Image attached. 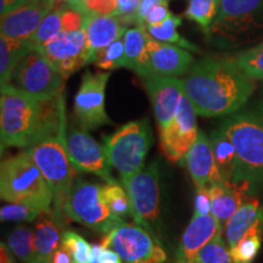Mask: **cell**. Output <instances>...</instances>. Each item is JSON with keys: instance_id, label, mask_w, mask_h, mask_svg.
Segmentation results:
<instances>
[{"instance_id": "cell-38", "label": "cell", "mask_w": 263, "mask_h": 263, "mask_svg": "<svg viewBox=\"0 0 263 263\" xmlns=\"http://www.w3.org/2000/svg\"><path fill=\"white\" fill-rule=\"evenodd\" d=\"M263 235H250L239 242L235 248L230 249L233 262L234 263H252L258 255L262 246Z\"/></svg>"}, {"instance_id": "cell-33", "label": "cell", "mask_w": 263, "mask_h": 263, "mask_svg": "<svg viewBox=\"0 0 263 263\" xmlns=\"http://www.w3.org/2000/svg\"><path fill=\"white\" fill-rule=\"evenodd\" d=\"M241 71L254 81L263 82V41L255 47L230 57Z\"/></svg>"}, {"instance_id": "cell-8", "label": "cell", "mask_w": 263, "mask_h": 263, "mask_svg": "<svg viewBox=\"0 0 263 263\" xmlns=\"http://www.w3.org/2000/svg\"><path fill=\"white\" fill-rule=\"evenodd\" d=\"M88 16L77 6L66 4L64 29L54 41L39 50L65 80L81 67L90 64L85 32Z\"/></svg>"}, {"instance_id": "cell-32", "label": "cell", "mask_w": 263, "mask_h": 263, "mask_svg": "<svg viewBox=\"0 0 263 263\" xmlns=\"http://www.w3.org/2000/svg\"><path fill=\"white\" fill-rule=\"evenodd\" d=\"M104 199L110 211L118 218L133 219V212H132V203L129 196L124 189V186L120 182L115 184H107L103 186Z\"/></svg>"}, {"instance_id": "cell-37", "label": "cell", "mask_w": 263, "mask_h": 263, "mask_svg": "<svg viewBox=\"0 0 263 263\" xmlns=\"http://www.w3.org/2000/svg\"><path fill=\"white\" fill-rule=\"evenodd\" d=\"M61 245L70 252L73 263H90L91 245L77 233L66 230L62 233Z\"/></svg>"}, {"instance_id": "cell-36", "label": "cell", "mask_w": 263, "mask_h": 263, "mask_svg": "<svg viewBox=\"0 0 263 263\" xmlns=\"http://www.w3.org/2000/svg\"><path fill=\"white\" fill-rule=\"evenodd\" d=\"M41 215H45L42 209L28 203L8 202L0 210L2 222H32Z\"/></svg>"}, {"instance_id": "cell-11", "label": "cell", "mask_w": 263, "mask_h": 263, "mask_svg": "<svg viewBox=\"0 0 263 263\" xmlns=\"http://www.w3.org/2000/svg\"><path fill=\"white\" fill-rule=\"evenodd\" d=\"M101 244L112 249L123 263H164L167 259L160 240L137 223L116 227Z\"/></svg>"}, {"instance_id": "cell-47", "label": "cell", "mask_w": 263, "mask_h": 263, "mask_svg": "<svg viewBox=\"0 0 263 263\" xmlns=\"http://www.w3.org/2000/svg\"><path fill=\"white\" fill-rule=\"evenodd\" d=\"M103 244H93L90 250V263H99V257H100L101 251H103Z\"/></svg>"}, {"instance_id": "cell-46", "label": "cell", "mask_w": 263, "mask_h": 263, "mask_svg": "<svg viewBox=\"0 0 263 263\" xmlns=\"http://www.w3.org/2000/svg\"><path fill=\"white\" fill-rule=\"evenodd\" d=\"M99 263H123L120 256L110 248H104L101 251L100 257H99Z\"/></svg>"}, {"instance_id": "cell-40", "label": "cell", "mask_w": 263, "mask_h": 263, "mask_svg": "<svg viewBox=\"0 0 263 263\" xmlns=\"http://www.w3.org/2000/svg\"><path fill=\"white\" fill-rule=\"evenodd\" d=\"M168 3L170 0H163L150 10L145 20L146 27H159L172 15L168 10Z\"/></svg>"}, {"instance_id": "cell-26", "label": "cell", "mask_w": 263, "mask_h": 263, "mask_svg": "<svg viewBox=\"0 0 263 263\" xmlns=\"http://www.w3.org/2000/svg\"><path fill=\"white\" fill-rule=\"evenodd\" d=\"M34 47L31 41H18L2 35L0 38V83L10 85L12 72L22 58Z\"/></svg>"}, {"instance_id": "cell-18", "label": "cell", "mask_w": 263, "mask_h": 263, "mask_svg": "<svg viewBox=\"0 0 263 263\" xmlns=\"http://www.w3.org/2000/svg\"><path fill=\"white\" fill-rule=\"evenodd\" d=\"M194 65L193 54L186 49L151 38L149 43L147 74L179 77L186 74Z\"/></svg>"}, {"instance_id": "cell-43", "label": "cell", "mask_w": 263, "mask_h": 263, "mask_svg": "<svg viewBox=\"0 0 263 263\" xmlns=\"http://www.w3.org/2000/svg\"><path fill=\"white\" fill-rule=\"evenodd\" d=\"M161 2H163V0H143L140 4L139 10L137 11V14L134 15L133 17L129 20V21H128V26L145 25L146 16L150 12V10Z\"/></svg>"}, {"instance_id": "cell-6", "label": "cell", "mask_w": 263, "mask_h": 263, "mask_svg": "<svg viewBox=\"0 0 263 263\" xmlns=\"http://www.w3.org/2000/svg\"><path fill=\"white\" fill-rule=\"evenodd\" d=\"M238 155L235 184L263 183V114L248 112L228 118L219 127Z\"/></svg>"}, {"instance_id": "cell-30", "label": "cell", "mask_w": 263, "mask_h": 263, "mask_svg": "<svg viewBox=\"0 0 263 263\" xmlns=\"http://www.w3.org/2000/svg\"><path fill=\"white\" fill-rule=\"evenodd\" d=\"M8 246L11 254L24 263H35L34 233L28 227L20 226L10 233Z\"/></svg>"}, {"instance_id": "cell-5", "label": "cell", "mask_w": 263, "mask_h": 263, "mask_svg": "<svg viewBox=\"0 0 263 263\" xmlns=\"http://www.w3.org/2000/svg\"><path fill=\"white\" fill-rule=\"evenodd\" d=\"M0 196L6 202L28 203L45 215L52 213V192L27 150L2 162Z\"/></svg>"}, {"instance_id": "cell-13", "label": "cell", "mask_w": 263, "mask_h": 263, "mask_svg": "<svg viewBox=\"0 0 263 263\" xmlns=\"http://www.w3.org/2000/svg\"><path fill=\"white\" fill-rule=\"evenodd\" d=\"M110 72L93 73L85 71L80 89L74 97L73 116L78 126L93 130L101 126L112 124L105 108V90Z\"/></svg>"}, {"instance_id": "cell-22", "label": "cell", "mask_w": 263, "mask_h": 263, "mask_svg": "<svg viewBox=\"0 0 263 263\" xmlns=\"http://www.w3.org/2000/svg\"><path fill=\"white\" fill-rule=\"evenodd\" d=\"M227 244L235 248L250 235H263V207L256 197H249L230 218L226 228Z\"/></svg>"}, {"instance_id": "cell-3", "label": "cell", "mask_w": 263, "mask_h": 263, "mask_svg": "<svg viewBox=\"0 0 263 263\" xmlns=\"http://www.w3.org/2000/svg\"><path fill=\"white\" fill-rule=\"evenodd\" d=\"M66 129L67 128L62 129L57 136L49 137L27 149L50 186L54 196L51 216L61 228L66 221L70 219L67 215L68 200L77 171L67 154Z\"/></svg>"}, {"instance_id": "cell-28", "label": "cell", "mask_w": 263, "mask_h": 263, "mask_svg": "<svg viewBox=\"0 0 263 263\" xmlns=\"http://www.w3.org/2000/svg\"><path fill=\"white\" fill-rule=\"evenodd\" d=\"M65 10L66 4L58 3L57 6L47 15L37 32L29 39L34 49L41 50L62 32L65 27Z\"/></svg>"}, {"instance_id": "cell-14", "label": "cell", "mask_w": 263, "mask_h": 263, "mask_svg": "<svg viewBox=\"0 0 263 263\" xmlns=\"http://www.w3.org/2000/svg\"><path fill=\"white\" fill-rule=\"evenodd\" d=\"M66 147L68 157L78 172L93 173L107 184L118 183V180L111 176V167L106 159L104 146H101L87 129L76 127L73 124L68 126Z\"/></svg>"}, {"instance_id": "cell-49", "label": "cell", "mask_w": 263, "mask_h": 263, "mask_svg": "<svg viewBox=\"0 0 263 263\" xmlns=\"http://www.w3.org/2000/svg\"><path fill=\"white\" fill-rule=\"evenodd\" d=\"M193 263H195V262H193Z\"/></svg>"}, {"instance_id": "cell-9", "label": "cell", "mask_w": 263, "mask_h": 263, "mask_svg": "<svg viewBox=\"0 0 263 263\" xmlns=\"http://www.w3.org/2000/svg\"><path fill=\"white\" fill-rule=\"evenodd\" d=\"M67 215L71 221L106 236L126 221L110 211L104 199L103 186L77 178L68 200Z\"/></svg>"}, {"instance_id": "cell-15", "label": "cell", "mask_w": 263, "mask_h": 263, "mask_svg": "<svg viewBox=\"0 0 263 263\" xmlns=\"http://www.w3.org/2000/svg\"><path fill=\"white\" fill-rule=\"evenodd\" d=\"M196 111L184 95L172 121L160 133V143L164 156L172 162L183 161L199 136Z\"/></svg>"}, {"instance_id": "cell-29", "label": "cell", "mask_w": 263, "mask_h": 263, "mask_svg": "<svg viewBox=\"0 0 263 263\" xmlns=\"http://www.w3.org/2000/svg\"><path fill=\"white\" fill-rule=\"evenodd\" d=\"M182 25V17L172 14L162 25L159 27H146V31L151 35V38L155 39L157 42L168 43V44L177 45L186 50L193 52H200V49L193 44L192 42L186 41L185 38L182 37L177 31V27Z\"/></svg>"}, {"instance_id": "cell-48", "label": "cell", "mask_w": 263, "mask_h": 263, "mask_svg": "<svg viewBox=\"0 0 263 263\" xmlns=\"http://www.w3.org/2000/svg\"><path fill=\"white\" fill-rule=\"evenodd\" d=\"M9 251L10 250L8 246H5L4 242H3L2 246H0V263H14Z\"/></svg>"}, {"instance_id": "cell-39", "label": "cell", "mask_w": 263, "mask_h": 263, "mask_svg": "<svg viewBox=\"0 0 263 263\" xmlns=\"http://www.w3.org/2000/svg\"><path fill=\"white\" fill-rule=\"evenodd\" d=\"M74 6L83 10L87 15H114L117 0H80Z\"/></svg>"}, {"instance_id": "cell-23", "label": "cell", "mask_w": 263, "mask_h": 263, "mask_svg": "<svg viewBox=\"0 0 263 263\" xmlns=\"http://www.w3.org/2000/svg\"><path fill=\"white\" fill-rule=\"evenodd\" d=\"M245 184L222 182L209 186L211 196V213L218 222L219 228L226 232L227 224L239 207L248 199L244 188Z\"/></svg>"}, {"instance_id": "cell-31", "label": "cell", "mask_w": 263, "mask_h": 263, "mask_svg": "<svg viewBox=\"0 0 263 263\" xmlns=\"http://www.w3.org/2000/svg\"><path fill=\"white\" fill-rule=\"evenodd\" d=\"M219 4L221 0H189L188 8L184 15L189 21L199 25L207 35L218 14Z\"/></svg>"}, {"instance_id": "cell-1", "label": "cell", "mask_w": 263, "mask_h": 263, "mask_svg": "<svg viewBox=\"0 0 263 263\" xmlns=\"http://www.w3.org/2000/svg\"><path fill=\"white\" fill-rule=\"evenodd\" d=\"M184 93L196 114L219 117L240 110L256 90L232 58H205L195 62L183 80Z\"/></svg>"}, {"instance_id": "cell-10", "label": "cell", "mask_w": 263, "mask_h": 263, "mask_svg": "<svg viewBox=\"0 0 263 263\" xmlns=\"http://www.w3.org/2000/svg\"><path fill=\"white\" fill-rule=\"evenodd\" d=\"M65 78L38 49H32L12 72L10 85L38 100H49L64 94Z\"/></svg>"}, {"instance_id": "cell-12", "label": "cell", "mask_w": 263, "mask_h": 263, "mask_svg": "<svg viewBox=\"0 0 263 263\" xmlns=\"http://www.w3.org/2000/svg\"><path fill=\"white\" fill-rule=\"evenodd\" d=\"M129 196L133 221L155 238L160 217V170L157 162L144 167L129 179L122 182Z\"/></svg>"}, {"instance_id": "cell-2", "label": "cell", "mask_w": 263, "mask_h": 263, "mask_svg": "<svg viewBox=\"0 0 263 263\" xmlns=\"http://www.w3.org/2000/svg\"><path fill=\"white\" fill-rule=\"evenodd\" d=\"M67 128L64 94L38 100L11 85L2 87L0 140L6 147H31Z\"/></svg>"}, {"instance_id": "cell-41", "label": "cell", "mask_w": 263, "mask_h": 263, "mask_svg": "<svg viewBox=\"0 0 263 263\" xmlns=\"http://www.w3.org/2000/svg\"><path fill=\"white\" fill-rule=\"evenodd\" d=\"M143 0H117V9L114 16H117L128 26V21L137 14Z\"/></svg>"}, {"instance_id": "cell-20", "label": "cell", "mask_w": 263, "mask_h": 263, "mask_svg": "<svg viewBox=\"0 0 263 263\" xmlns=\"http://www.w3.org/2000/svg\"><path fill=\"white\" fill-rule=\"evenodd\" d=\"M222 234L223 232L212 213L203 216L193 215L192 221L180 239L176 263H193L200 250Z\"/></svg>"}, {"instance_id": "cell-21", "label": "cell", "mask_w": 263, "mask_h": 263, "mask_svg": "<svg viewBox=\"0 0 263 263\" xmlns=\"http://www.w3.org/2000/svg\"><path fill=\"white\" fill-rule=\"evenodd\" d=\"M128 26L114 15H89L85 25L87 48L89 62L94 64L95 58L117 39L122 38Z\"/></svg>"}, {"instance_id": "cell-25", "label": "cell", "mask_w": 263, "mask_h": 263, "mask_svg": "<svg viewBox=\"0 0 263 263\" xmlns=\"http://www.w3.org/2000/svg\"><path fill=\"white\" fill-rule=\"evenodd\" d=\"M61 227L51 215L43 216L34 229L35 263H50L55 251L61 246Z\"/></svg>"}, {"instance_id": "cell-45", "label": "cell", "mask_w": 263, "mask_h": 263, "mask_svg": "<svg viewBox=\"0 0 263 263\" xmlns=\"http://www.w3.org/2000/svg\"><path fill=\"white\" fill-rule=\"evenodd\" d=\"M50 263H73L72 261V257L68 252V250L65 248L64 245H61L55 254L52 255V257L50 259Z\"/></svg>"}, {"instance_id": "cell-27", "label": "cell", "mask_w": 263, "mask_h": 263, "mask_svg": "<svg viewBox=\"0 0 263 263\" xmlns=\"http://www.w3.org/2000/svg\"><path fill=\"white\" fill-rule=\"evenodd\" d=\"M217 167L226 182H234L236 171H238V155L234 145L232 144L223 132L213 130L210 137Z\"/></svg>"}, {"instance_id": "cell-16", "label": "cell", "mask_w": 263, "mask_h": 263, "mask_svg": "<svg viewBox=\"0 0 263 263\" xmlns=\"http://www.w3.org/2000/svg\"><path fill=\"white\" fill-rule=\"evenodd\" d=\"M141 78L149 94L157 127L161 133L172 121L180 101L185 95L183 80L178 77H163L156 74H147Z\"/></svg>"}, {"instance_id": "cell-19", "label": "cell", "mask_w": 263, "mask_h": 263, "mask_svg": "<svg viewBox=\"0 0 263 263\" xmlns=\"http://www.w3.org/2000/svg\"><path fill=\"white\" fill-rule=\"evenodd\" d=\"M184 161L196 188H209L213 184L226 182L217 167L211 140L202 130L199 132L195 144Z\"/></svg>"}, {"instance_id": "cell-24", "label": "cell", "mask_w": 263, "mask_h": 263, "mask_svg": "<svg viewBox=\"0 0 263 263\" xmlns=\"http://www.w3.org/2000/svg\"><path fill=\"white\" fill-rule=\"evenodd\" d=\"M151 35L147 33L145 25L134 26L123 35L124 42V57L126 66L124 67L132 70L145 77L149 73L147 64H149V43Z\"/></svg>"}, {"instance_id": "cell-17", "label": "cell", "mask_w": 263, "mask_h": 263, "mask_svg": "<svg viewBox=\"0 0 263 263\" xmlns=\"http://www.w3.org/2000/svg\"><path fill=\"white\" fill-rule=\"evenodd\" d=\"M57 4L58 0H29L16 11L2 16L0 33L8 38L29 41Z\"/></svg>"}, {"instance_id": "cell-44", "label": "cell", "mask_w": 263, "mask_h": 263, "mask_svg": "<svg viewBox=\"0 0 263 263\" xmlns=\"http://www.w3.org/2000/svg\"><path fill=\"white\" fill-rule=\"evenodd\" d=\"M28 2L29 0H0V14L2 16L11 14Z\"/></svg>"}, {"instance_id": "cell-4", "label": "cell", "mask_w": 263, "mask_h": 263, "mask_svg": "<svg viewBox=\"0 0 263 263\" xmlns=\"http://www.w3.org/2000/svg\"><path fill=\"white\" fill-rule=\"evenodd\" d=\"M210 44L233 49L263 39V0H221L206 35Z\"/></svg>"}, {"instance_id": "cell-7", "label": "cell", "mask_w": 263, "mask_h": 263, "mask_svg": "<svg viewBox=\"0 0 263 263\" xmlns=\"http://www.w3.org/2000/svg\"><path fill=\"white\" fill-rule=\"evenodd\" d=\"M153 144V132L147 118L130 121L110 136L104 137V150L110 167L121 177V182L132 178L144 168Z\"/></svg>"}, {"instance_id": "cell-34", "label": "cell", "mask_w": 263, "mask_h": 263, "mask_svg": "<svg viewBox=\"0 0 263 263\" xmlns=\"http://www.w3.org/2000/svg\"><path fill=\"white\" fill-rule=\"evenodd\" d=\"M195 263H234L233 262L230 249L227 242L223 240L222 235L217 236L210 241L205 248L200 250L196 255Z\"/></svg>"}, {"instance_id": "cell-35", "label": "cell", "mask_w": 263, "mask_h": 263, "mask_svg": "<svg viewBox=\"0 0 263 263\" xmlns=\"http://www.w3.org/2000/svg\"><path fill=\"white\" fill-rule=\"evenodd\" d=\"M94 65L101 70H115V68L126 66V57H124V42L123 37L117 39L106 49L100 51L94 60Z\"/></svg>"}, {"instance_id": "cell-42", "label": "cell", "mask_w": 263, "mask_h": 263, "mask_svg": "<svg viewBox=\"0 0 263 263\" xmlns=\"http://www.w3.org/2000/svg\"><path fill=\"white\" fill-rule=\"evenodd\" d=\"M194 215H211V196H210L209 188H196Z\"/></svg>"}]
</instances>
